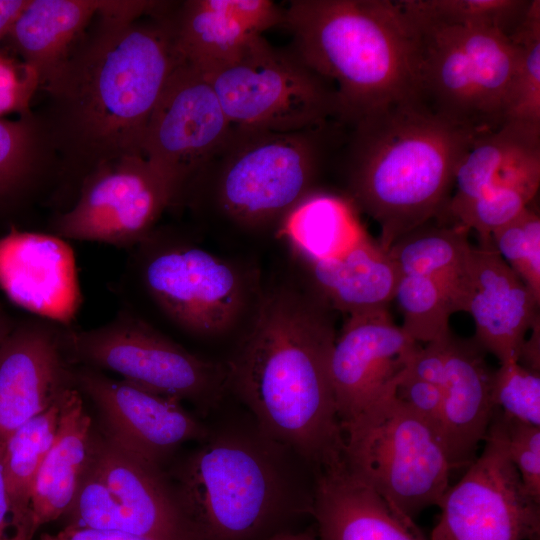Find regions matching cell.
Instances as JSON below:
<instances>
[{"label": "cell", "instance_id": "cell-18", "mask_svg": "<svg viewBox=\"0 0 540 540\" xmlns=\"http://www.w3.org/2000/svg\"><path fill=\"white\" fill-rule=\"evenodd\" d=\"M419 346L388 311L348 316L330 360L342 431L396 380Z\"/></svg>", "mask_w": 540, "mask_h": 540}, {"label": "cell", "instance_id": "cell-31", "mask_svg": "<svg viewBox=\"0 0 540 540\" xmlns=\"http://www.w3.org/2000/svg\"><path fill=\"white\" fill-rule=\"evenodd\" d=\"M55 180L56 162L36 118L0 119V203L40 188L51 194Z\"/></svg>", "mask_w": 540, "mask_h": 540}, {"label": "cell", "instance_id": "cell-24", "mask_svg": "<svg viewBox=\"0 0 540 540\" xmlns=\"http://www.w3.org/2000/svg\"><path fill=\"white\" fill-rule=\"evenodd\" d=\"M93 424L75 386L60 401L54 441L35 478L31 498V531L66 515L76 497L89 459Z\"/></svg>", "mask_w": 540, "mask_h": 540}, {"label": "cell", "instance_id": "cell-45", "mask_svg": "<svg viewBox=\"0 0 540 540\" xmlns=\"http://www.w3.org/2000/svg\"><path fill=\"white\" fill-rule=\"evenodd\" d=\"M15 322L10 318V316L4 311L0 306V346L2 345L5 338L8 336L12 330Z\"/></svg>", "mask_w": 540, "mask_h": 540}, {"label": "cell", "instance_id": "cell-19", "mask_svg": "<svg viewBox=\"0 0 540 540\" xmlns=\"http://www.w3.org/2000/svg\"><path fill=\"white\" fill-rule=\"evenodd\" d=\"M540 300L490 242L471 247L459 296V311L471 315L475 342L500 363L519 361L528 332L539 321Z\"/></svg>", "mask_w": 540, "mask_h": 540}, {"label": "cell", "instance_id": "cell-40", "mask_svg": "<svg viewBox=\"0 0 540 540\" xmlns=\"http://www.w3.org/2000/svg\"><path fill=\"white\" fill-rule=\"evenodd\" d=\"M450 334L429 342L424 347L419 346L408 359L403 371L409 376L442 388L446 374V349Z\"/></svg>", "mask_w": 540, "mask_h": 540}, {"label": "cell", "instance_id": "cell-10", "mask_svg": "<svg viewBox=\"0 0 540 540\" xmlns=\"http://www.w3.org/2000/svg\"><path fill=\"white\" fill-rule=\"evenodd\" d=\"M65 341L74 365L117 374L202 411L214 408L228 389L225 366L190 352L125 306L100 326H67Z\"/></svg>", "mask_w": 540, "mask_h": 540}, {"label": "cell", "instance_id": "cell-21", "mask_svg": "<svg viewBox=\"0 0 540 540\" xmlns=\"http://www.w3.org/2000/svg\"><path fill=\"white\" fill-rule=\"evenodd\" d=\"M171 16L183 59L203 72L234 61L264 31L284 24V9L270 0L173 2Z\"/></svg>", "mask_w": 540, "mask_h": 540}, {"label": "cell", "instance_id": "cell-6", "mask_svg": "<svg viewBox=\"0 0 540 540\" xmlns=\"http://www.w3.org/2000/svg\"><path fill=\"white\" fill-rule=\"evenodd\" d=\"M339 120L294 131L233 126L182 195L178 206L207 201L223 218L246 229L281 223L307 196L345 141Z\"/></svg>", "mask_w": 540, "mask_h": 540}, {"label": "cell", "instance_id": "cell-32", "mask_svg": "<svg viewBox=\"0 0 540 540\" xmlns=\"http://www.w3.org/2000/svg\"><path fill=\"white\" fill-rule=\"evenodd\" d=\"M540 184V162L531 160L505 169L497 182L459 211L455 223L478 233L481 243L516 218L534 199Z\"/></svg>", "mask_w": 540, "mask_h": 540}, {"label": "cell", "instance_id": "cell-36", "mask_svg": "<svg viewBox=\"0 0 540 540\" xmlns=\"http://www.w3.org/2000/svg\"><path fill=\"white\" fill-rule=\"evenodd\" d=\"M489 242L540 300V218L529 206L495 230Z\"/></svg>", "mask_w": 540, "mask_h": 540}, {"label": "cell", "instance_id": "cell-11", "mask_svg": "<svg viewBox=\"0 0 540 540\" xmlns=\"http://www.w3.org/2000/svg\"><path fill=\"white\" fill-rule=\"evenodd\" d=\"M203 73L233 126L294 132L342 121L333 85L291 47L276 48L262 35L234 61Z\"/></svg>", "mask_w": 540, "mask_h": 540}, {"label": "cell", "instance_id": "cell-42", "mask_svg": "<svg viewBox=\"0 0 540 540\" xmlns=\"http://www.w3.org/2000/svg\"><path fill=\"white\" fill-rule=\"evenodd\" d=\"M2 452L3 443H0V540H17L12 508L3 476Z\"/></svg>", "mask_w": 540, "mask_h": 540}, {"label": "cell", "instance_id": "cell-43", "mask_svg": "<svg viewBox=\"0 0 540 540\" xmlns=\"http://www.w3.org/2000/svg\"><path fill=\"white\" fill-rule=\"evenodd\" d=\"M28 0H0V41L8 35Z\"/></svg>", "mask_w": 540, "mask_h": 540}, {"label": "cell", "instance_id": "cell-33", "mask_svg": "<svg viewBox=\"0 0 540 540\" xmlns=\"http://www.w3.org/2000/svg\"><path fill=\"white\" fill-rule=\"evenodd\" d=\"M394 300L403 315L402 330L425 344L450 334L449 319L457 312L452 293L440 282L417 274L400 275Z\"/></svg>", "mask_w": 540, "mask_h": 540}, {"label": "cell", "instance_id": "cell-20", "mask_svg": "<svg viewBox=\"0 0 540 540\" xmlns=\"http://www.w3.org/2000/svg\"><path fill=\"white\" fill-rule=\"evenodd\" d=\"M0 289L31 315L72 326L82 303L67 240L12 227L0 237Z\"/></svg>", "mask_w": 540, "mask_h": 540}, {"label": "cell", "instance_id": "cell-17", "mask_svg": "<svg viewBox=\"0 0 540 540\" xmlns=\"http://www.w3.org/2000/svg\"><path fill=\"white\" fill-rule=\"evenodd\" d=\"M66 327L31 315L0 346V443L74 386Z\"/></svg>", "mask_w": 540, "mask_h": 540}, {"label": "cell", "instance_id": "cell-2", "mask_svg": "<svg viewBox=\"0 0 540 540\" xmlns=\"http://www.w3.org/2000/svg\"><path fill=\"white\" fill-rule=\"evenodd\" d=\"M329 308L293 290L269 293L225 366L228 389L256 424L315 472L343 460L330 372L337 334Z\"/></svg>", "mask_w": 540, "mask_h": 540}, {"label": "cell", "instance_id": "cell-13", "mask_svg": "<svg viewBox=\"0 0 540 540\" xmlns=\"http://www.w3.org/2000/svg\"><path fill=\"white\" fill-rule=\"evenodd\" d=\"M483 443L443 495L431 540H540V503L526 492L495 413Z\"/></svg>", "mask_w": 540, "mask_h": 540}, {"label": "cell", "instance_id": "cell-28", "mask_svg": "<svg viewBox=\"0 0 540 540\" xmlns=\"http://www.w3.org/2000/svg\"><path fill=\"white\" fill-rule=\"evenodd\" d=\"M540 147V130L516 121L480 133L461 156L454 173L447 213L452 218L497 180L523 153Z\"/></svg>", "mask_w": 540, "mask_h": 540}, {"label": "cell", "instance_id": "cell-44", "mask_svg": "<svg viewBox=\"0 0 540 540\" xmlns=\"http://www.w3.org/2000/svg\"><path fill=\"white\" fill-rule=\"evenodd\" d=\"M268 540H319L309 532H294L291 530L280 532Z\"/></svg>", "mask_w": 540, "mask_h": 540}, {"label": "cell", "instance_id": "cell-27", "mask_svg": "<svg viewBox=\"0 0 540 540\" xmlns=\"http://www.w3.org/2000/svg\"><path fill=\"white\" fill-rule=\"evenodd\" d=\"M280 231L307 263L340 256L368 236L352 201L319 191L287 215Z\"/></svg>", "mask_w": 540, "mask_h": 540}, {"label": "cell", "instance_id": "cell-3", "mask_svg": "<svg viewBox=\"0 0 540 540\" xmlns=\"http://www.w3.org/2000/svg\"><path fill=\"white\" fill-rule=\"evenodd\" d=\"M315 474L250 415L210 428L167 477L194 540H268L311 515Z\"/></svg>", "mask_w": 540, "mask_h": 540}, {"label": "cell", "instance_id": "cell-4", "mask_svg": "<svg viewBox=\"0 0 540 540\" xmlns=\"http://www.w3.org/2000/svg\"><path fill=\"white\" fill-rule=\"evenodd\" d=\"M347 128L340 156L352 202L379 224L378 244L385 252L447 213L456 166L483 132L422 101L388 106Z\"/></svg>", "mask_w": 540, "mask_h": 540}, {"label": "cell", "instance_id": "cell-39", "mask_svg": "<svg viewBox=\"0 0 540 540\" xmlns=\"http://www.w3.org/2000/svg\"><path fill=\"white\" fill-rule=\"evenodd\" d=\"M395 394L442 440L443 390L440 386L409 376L402 370L396 380Z\"/></svg>", "mask_w": 540, "mask_h": 540}, {"label": "cell", "instance_id": "cell-22", "mask_svg": "<svg viewBox=\"0 0 540 540\" xmlns=\"http://www.w3.org/2000/svg\"><path fill=\"white\" fill-rule=\"evenodd\" d=\"M485 354L475 341L450 334L442 386L441 437L452 471L467 468L477 457L495 411L493 371Z\"/></svg>", "mask_w": 540, "mask_h": 540}, {"label": "cell", "instance_id": "cell-38", "mask_svg": "<svg viewBox=\"0 0 540 540\" xmlns=\"http://www.w3.org/2000/svg\"><path fill=\"white\" fill-rule=\"evenodd\" d=\"M494 413L526 492L540 503V427L512 419L498 408Z\"/></svg>", "mask_w": 540, "mask_h": 540}, {"label": "cell", "instance_id": "cell-14", "mask_svg": "<svg viewBox=\"0 0 540 540\" xmlns=\"http://www.w3.org/2000/svg\"><path fill=\"white\" fill-rule=\"evenodd\" d=\"M171 205L167 183L147 159L123 157L83 180L73 203L52 219L50 233L130 250L155 230Z\"/></svg>", "mask_w": 540, "mask_h": 540}, {"label": "cell", "instance_id": "cell-1", "mask_svg": "<svg viewBox=\"0 0 540 540\" xmlns=\"http://www.w3.org/2000/svg\"><path fill=\"white\" fill-rule=\"evenodd\" d=\"M172 2L103 1L65 61L40 87L35 117L56 162L50 201L58 212L75 200L83 180L106 162L143 157L151 115L183 61Z\"/></svg>", "mask_w": 540, "mask_h": 540}, {"label": "cell", "instance_id": "cell-35", "mask_svg": "<svg viewBox=\"0 0 540 540\" xmlns=\"http://www.w3.org/2000/svg\"><path fill=\"white\" fill-rule=\"evenodd\" d=\"M518 48L505 121H516L540 130V1L529 10L510 35Z\"/></svg>", "mask_w": 540, "mask_h": 540}, {"label": "cell", "instance_id": "cell-41", "mask_svg": "<svg viewBox=\"0 0 540 540\" xmlns=\"http://www.w3.org/2000/svg\"><path fill=\"white\" fill-rule=\"evenodd\" d=\"M35 540V539H33ZM37 540H147L124 532L67 524L56 533H44Z\"/></svg>", "mask_w": 540, "mask_h": 540}, {"label": "cell", "instance_id": "cell-37", "mask_svg": "<svg viewBox=\"0 0 540 540\" xmlns=\"http://www.w3.org/2000/svg\"><path fill=\"white\" fill-rule=\"evenodd\" d=\"M492 401L506 416L540 427V373L517 361L493 371Z\"/></svg>", "mask_w": 540, "mask_h": 540}, {"label": "cell", "instance_id": "cell-8", "mask_svg": "<svg viewBox=\"0 0 540 540\" xmlns=\"http://www.w3.org/2000/svg\"><path fill=\"white\" fill-rule=\"evenodd\" d=\"M407 13L420 33L422 102L478 131L504 123L518 60L510 36L492 29L435 24Z\"/></svg>", "mask_w": 540, "mask_h": 540}, {"label": "cell", "instance_id": "cell-9", "mask_svg": "<svg viewBox=\"0 0 540 540\" xmlns=\"http://www.w3.org/2000/svg\"><path fill=\"white\" fill-rule=\"evenodd\" d=\"M130 251L117 286L122 301L143 297L174 327L193 336L220 335L238 320L244 285L228 263L155 230Z\"/></svg>", "mask_w": 540, "mask_h": 540}, {"label": "cell", "instance_id": "cell-23", "mask_svg": "<svg viewBox=\"0 0 540 540\" xmlns=\"http://www.w3.org/2000/svg\"><path fill=\"white\" fill-rule=\"evenodd\" d=\"M311 515L319 540H425L343 461L316 472Z\"/></svg>", "mask_w": 540, "mask_h": 540}, {"label": "cell", "instance_id": "cell-15", "mask_svg": "<svg viewBox=\"0 0 540 540\" xmlns=\"http://www.w3.org/2000/svg\"><path fill=\"white\" fill-rule=\"evenodd\" d=\"M231 128L206 75L183 59L151 115L142 148L170 189L171 207L178 205Z\"/></svg>", "mask_w": 540, "mask_h": 540}, {"label": "cell", "instance_id": "cell-30", "mask_svg": "<svg viewBox=\"0 0 540 540\" xmlns=\"http://www.w3.org/2000/svg\"><path fill=\"white\" fill-rule=\"evenodd\" d=\"M468 233L458 223L452 226L426 223L398 239L387 253L400 275L426 276L447 287L458 312L461 282L472 247Z\"/></svg>", "mask_w": 540, "mask_h": 540}, {"label": "cell", "instance_id": "cell-16", "mask_svg": "<svg viewBox=\"0 0 540 540\" xmlns=\"http://www.w3.org/2000/svg\"><path fill=\"white\" fill-rule=\"evenodd\" d=\"M73 384L94 404L108 439L160 468L182 445L209 435L210 427L175 398L81 365L73 368Z\"/></svg>", "mask_w": 540, "mask_h": 540}, {"label": "cell", "instance_id": "cell-29", "mask_svg": "<svg viewBox=\"0 0 540 540\" xmlns=\"http://www.w3.org/2000/svg\"><path fill=\"white\" fill-rule=\"evenodd\" d=\"M61 398L16 428L3 443V476L17 540L34 539L31 531L33 486L41 463L55 438Z\"/></svg>", "mask_w": 540, "mask_h": 540}, {"label": "cell", "instance_id": "cell-26", "mask_svg": "<svg viewBox=\"0 0 540 540\" xmlns=\"http://www.w3.org/2000/svg\"><path fill=\"white\" fill-rule=\"evenodd\" d=\"M102 4V0H28L7 36L22 62L36 72L40 87L68 57Z\"/></svg>", "mask_w": 540, "mask_h": 540}, {"label": "cell", "instance_id": "cell-12", "mask_svg": "<svg viewBox=\"0 0 540 540\" xmlns=\"http://www.w3.org/2000/svg\"><path fill=\"white\" fill-rule=\"evenodd\" d=\"M66 515L68 524L147 540H194L162 468L95 429L86 469Z\"/></svg>", "mask_w": 540, "mask_h": 540}, {"label": "cell", "instance_id": "cell-5", "mask_svg": "<svg viewBox=\"0 0 540 540\" xmlns=\"http://www.w3.org/2000/svg\"><path fill=\"white\" fill-rule=\"evenodd\" d=\"M283 25L291 48L335 88L344 124L422 101L420 33L399 1L294 0Z\"/></svg>", "mask_w": 540, "mask_h": 540}, {"label": "cell", "instance_id": "cell-7", "mask_svg": "<svg viewBox=\"0 0 540 540\" xmlns=\"http://www.w3.org/2000/svg\"><path fill=\"white\" fill-rule=\"evenodd\" d=\"M396 380L343 428V462L396 513L413 521L439 505L452 470L438 433L396 396Z\"/></svg>", "mask_w": 540, "mask_h": 540}, {"label": "cell", "instance_id": "cell-34", "mask_svg": "<svg viewBox=\"0 0 540 540\" xmlns=\"http://www.w3.org/2000/svg\"><path fill=\"white\" fill-rule=\"evenodd\" d=\"M411 15L451 27L484 28L510 36L525 18L527 0H406L400 1Z\"/></svg>", "mask_w": 540, "mask_h": 540}, {"label": "cell", "instance_id": "cell-25", "mask_svg": "<svg viewBox=\"0 0 540 540\" xmlns=\"http://www.w3.org/2000/svg\"><path fill=\"white\" fill-rule=\"evenodd\" d=\"M320 298L349 315L388 311L400 274L369 236L335 258L307 263Z\"/></svg>", "mask_w": 540, "mask_h": 540}]
</instances>
